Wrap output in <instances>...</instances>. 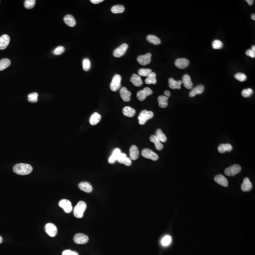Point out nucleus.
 Returning <instances> with one entry per match:
<instances>
[{"label":"nucleus","mask_w":255,"mask_h":255,"mask_svg":"<svg viewBox=\"0 0 255 255\" xmlns=\"http://www.w3.org/2000/svg\"><path fill=\"white\" fill-rule=\"evenodd\" d=\"M13 172L17 175H28L33 171V167L31 165L28 164H17L14 166L13 168Z\"/></svg>","instance_id":"f257e3e1"},{"label":"nucleus","mask_w":255,"mask_h":255,"mask_svg":"<svg viewBox=\"0 0 255 255\" xmlns=\"http://www.w3.org/2000/svg\"><path fill=\"white\" fill-rule=\"evenodd\" d=\"M87 208V204L83 201H80L76 206L73 210V214L77 218L83 217L84 212Z\"/></svg>","instance_id":"f03ea898"},{"label":"nucleus","mask_w":255,"mask_h":255,"mask_svg":"<svg viewBox=\"0 0 255 255\" xmlns=\"http://www.w3.org/2000/svg\"><path fill=\"white\" fill-rule=\"evenodd\" d=\"M153 116H154V113L152 112L148 111L146 110L142 111L140 113L138 117V120H139L140 124L142 125L145 124L148 120L153 118Z\"/></svg>","instance_id":"7ed1b4c3"},{"label":"nucleus","mask_w":255,"mask_h":255,"mask_svg":"<svg viewBox=\"0 0 255 255\" xmlns=\"http://www.w3.org/2000/svg\"><path fill=\"white\" fill-rule=\"evenodd\" d=\"M121 76L119 74L115 75L110 84L111 90L114 92L118 90L121 87Z\"/></svg>","instance_id":"20e7f679"},{"label":"nucleus","mask_w":255,"mask_h":255,"mask_svg":"<svg viewBox=\"0 0 255 255\" xmlns=\"http://www.w3.org/2000/svg\"><path fill=\"white\" fill-rule=\"evenodd\" d=\"M241 170V168L239 165H235L226 168L225 170V173L226 175L229 176H234L237 174L240 173Z\"/></svg>","instance_id":"39448f33"},{"label":"nucleus","mask_w":255,"mask_h":255,"mask_svg":"<svg viewBox=\"0 0 255 255\" xmlns=\"http://www.w3.org/2000/svg\"><path fill=\"white\" fill-rule=\"evenodd\" d=\"M153 94V91L150 90L149 87H145L143 90L137 92V97L139 100L143 101L147 96Z\"/></svg>","instance_id":"423d86ee"},{"label":"nucleus","mask_w":255,"mask_h":255,"mask_svg":"<svg viewBox=\"0 0 255 255\" xmlns=\"http://www.w3.org/2000/svg\"><path fill=\"white\" fill-rule=\"evenodd\" d=\"M142 156L145 158L150 159L153 161H156L158 160V156L155 152L150 149L146 148L141 152Z\"/></svg>","instance_id":"0eeeda50"},{"label":"nucleus","mask_w":255,"mask_h":255,"mask_svg":"<svg viewBox=\"0 0 255 255\" xmlns=\"http://www.w3.org/2000/svg\"><path fill=\"white\" fill-rule=\"evenodd\" d=\"M59 206L60 207L63 208L65 212L66 213H70L73 209L72 204L69 200H65V199L61 200L59 202Z\"/></svg>","instance_id":"6e6552de"},{"label":"nucleus","mask_w":255,"mask_h":255,"mask_svg":"<svg viewBox=\"0 0 255 255\" xmlns=\"http://www.w3.org/2000/svg\"><path fill=\"white\" fill-rule=\"evenodd\" d=\"M74 242L77 244H84L88 242L89 238L83 233H77L73 238Z\"/></svg>","instance_id":"1a4fd4ad"},{"label":"nucleus","mask_w":255,"mask_h":255,"mask_svg":"<svg viewBox=\"0 0 255 255\" xmlns=\"http://www.w3.org/2000/svg\"><path fill=\"white\" fill-rule=\"evenodd\" d=\"M128 48V45L126 44H123L121 46H119L118 48L114 51L113 52V56L116 58H120L122 56L124 55L125 54Z\"/></svg>","instance_id":"9d476101"},{"label":"nucleus","mask_w":255,"mask_h":255,"mask_svg":"<svg viewBox=\"0 0 255 255\" xmlns=\"http://www.w3.org/2000/svg\"><path fill=\"white\" fill-rule=\"evenodd\" d=\"M45 231L51 237H54L57 233V228L54 224L52 223H48L45 226Z\"/></svg>","instance_id":"9b49d317"},{"label":"nucleus","mask_w":255,"mask_h":255,"mask_svg":"<svg viewBox=\"0 0 255 255\" xmlns=\"http://www.w3.org/2000/svg\"><path fill=\"white\" fill-rule=\"evenodd\" d=\"M151 56L152 55L150 53H147L146 55L139 56L137 58V62L142 65H146L150 63Z\"/></svg>","instance_id":"f8f14e48"},{"label":"nucleus","mask_w":255,"mask_h":255,"mask_svg":"<svg viewBox=\"0 0 255 255\" xmlns=\"http://www.w3.org/2000/svg\"><path fill=\"white\" fill-rule=\"evenodd\" d=\"M175 64L176 67L179 69H184L189 66L190 61L185 58H179L176 60Z\"/></svg>","instance_id":"ddd939ff"},{"label":"nucleus","mask_w":255,"mask_h":255,"mask_svg":"<svg viewBox=\"0 0 255 255\" xmlns=\"http://www.w3.org/2000/svg\"><path fill=\"white\" fill-rule=\"evenodd\" d=\"M120 94L121 98L124 101L129 102L131 100V92L128 90L126 87H121L120 90Z\"/></svg>","instance_id":"4468645a"},{"label":"nucleus","mask_w":255,"mask_h":255,"mask_svg":"<svg viewBox=\"0 0 255 255\" xmlns=\"http://www.w3.org/2000/svg\"><path fill=\"white\" fill-rule=\"evenodd\" d=\"M10 37L7 35H3L0 37V50H4L10 44Z\"/></svg>","instance_id":"2eb2a0df"},{"label":"nucleus","mask_w":255,"mask_h":255,"mask_svg":"<svg viewBox=\"0 0 255 255\" xmlns=\"http://www.w3.org/2000/svg\"><path fill=\"white\" fill-rule=\"evenodd\" d=\"M252 188V184L248 178H245L243 180V182L241 186V189L243 192H247L250 190Z\"/></svg>","instance_id":"dca6fc26"},{"label":"nucleus","mask_w":255,"mask_h":255,"mask_svg":"<svg viewBox=\"0 0 255 255\" xmlns=\"http://www.w3.org/2000/svg\"><path fill=\"white\" fill-rule=\"evenodd\" d=\"M139 150L137 146L133 145L131 146L130 150V158L132 160H136L139 157Z\"/></svg>","instance_id":"f3484780"},{"label":"nucleus","mask_w":255,"mask_h":255,"mask_svg":"<svg viewBox=\"0 0 255 255\" xmlns=\"http://www.w3.org/2000/svg\"><path fill=\"white\" fill-rule=\"evenodd\" d=\"M215 181L219 185L224 187H227L228 185V180L222 175H219L215 177Z\"/></svg>","instance_id":"a211bd4d"},{"label":"nucleus","mask_w":255,"mask_h":255,"mask_svg":"<svg viewBox=\"0 0 255 255\" xmlns=\"http://www.w3.org/2000/svg\"><path fill=\"white\" fill-rule=\"evenodd\" d=\"M182 83L184 85V86L187 88V89H191L193 87V83H192L190 77L187 75L185 74L182 77Z\"/></svg>","instance_id":"6ab92c4d"},{"label":"nucleus","mask_w":255,"mask_h":255,"mask_svg":"<svg viewBox=\"0 0 255 255\" xmlns=\"http://www.w3.org/2000/svg\"><path fill=\"white\" fill-rule=\"evenodd\" d=\"M79 187L81 190L87 193H90L93 190V187L88 182H82L79 185Z\"/></svg>","instance_id":"aec40b11"},{"label":"nucleus","mask_w":255,"mask_h":255,"mask_svg":"<svg viewBox=\"0 0 255 255\" xmlns=\"http://www.w3.org/2000/svg\"><path fill=\"white\" fill-rule=\"evenodd\" d=\"M168 82L169 83V87L172 90H175V89L180 90L182 84L181 81H176L174 80L173 78H170L168 80Z\"/></svg>","instance_id":"412c9836"},{"label":"nucleus","mask_w":255,"mask_h":255,"mask_svg":"<svg viewBox=\"0 0 255 255\" xmlns=\"http://www.w3.org/2000/svg\"><path fill=\"white\" fill-rule=\"evenodd\" d=\"M65 23L70 27H74L76 25V21L74 17L71 15H67L64 17Z\"/></svg>","instance_id":"4be33fe9"},{"label":"nucleus","mask_w":255,"mask_h":255,"mask_svg":"<svg viewBox=\"0 0 255 255\" xmlns=\"http://www.w3.org/2000/svg\"><path fill=\"white\" fill-rule=\"evenodd\" d=\"M204 89L205 87L203 85H198L197 86L193 88V90L191 91L190 93V97H194L197 95L201 94L204 92Z\"/></svg>","instance_id":"5701e85b"},{"label":"nucleus","mask_w":255,"mask_h":255,"mask_svg":"<svg viewBox=\"0 0 255 255\" xmlns=\"http://www.w3.org/2000/svg\"><path fill=\"white\" fill-rule=\"evenodd\" d=\"M121 153V150L120 148H116L113 150L112 155H111L108 160L109 164H113L117 160V158L120 153Z\"/></svg>","instance_id":"b1692460"},{"label":"nucleus","mask_w":255,"mask_h":255,"mask_svg":"<svg viewBox=\"0 0 255 255\" xmlns=\"http://www.w3.org/2000/svg\"><path fill=\"white\" fill-rule=\"evenodd\" d=\"M150 140L155 144L156 149L158 150H161L164 148V145L156 135H152L150 137Z\"/></svg>","instance_id":"393cba45"},{"label":"nucleus","mask_w":255,"mask_h":255,"mask_svg":"<svg viewBox=\"0 0 255 255\" xmlns=\"http://www.w3.org/2000/svg\"><path fill=\"white\" fill-rule=\"evenodd\" d=\"M131 81L136 87H140L143 84V81L141 79L140 76L136 74L132 75Z\"/></svg>","instance_id":"a878e982"},{"label":"nucleus","mask_w":255,"mask_h":255,"mask_svg":"<svg viewBox=\"0 0 255 255\" xmlns=\"http://www.w3.org/2000/svg\"><path fill=\"white\" fill-rule=\"evenodd\" d=\"M101 119V116L97 112H95L90 118V122L92 125H96L99 123Z\"/></svg>","instance_id":"bb28decb"},{"label":"nucleus","mask_w":255,"mask_h":255,"mask_svg":"<svg viewBox=\"0 0 255 255\" xmlns=\"http://www.w3.org/2000/svg\"><path fill=\"white\" fill-rule=\"evenodd\" d=\"M123 115L128 117H132L135 115L136 111L135 109L130 106H126L124 107L122 110Z\"/></svg>","instance_id":"cd10ccee"},{"label":"nucleus","mask_w":255,"mask_h":255,"mask_svg":"<svg viewBox=\"0 0 255 255\" xmlns=\"http://www.w3.org/2000/svg\"><path fill=\"white\" fill-rule=\"evenodd\" d=\"M232 146L230 144H221L218 147V151L220 153H224L225 152L231 151Z\"/></svg>","instance_id":"c85d7f7f"},{"label":"nucleus","mask_w":255,"mask_h":255,"mask_svg":"<svg viewBox=\"0 0 255 255\" xmlns=\"http://www.w3.org/2000/svg\"><path fill=\"white\" fill-rule=\"evenodd\" d=\"M146 40L148 42L154 45H160L161 42V40L158 37L154 35H148L146 37Z\"/></svg>","instance_id":"c756f323"},{"label":"nucleus","mask_w":255,"mask_h":255,"mask_svg":"<svg viewBox=\"0 0 255 255\" xmlns=\"http://www.w3.org/2000/svg\"><path fill=\"white\" fill-rule=\"evenodd\" d=\"M168 97L164 96H161L158 97V101L159 106L161 108H165L167 107L168 105Z\"/></svg>","instance_id":"7c9ffc66"},{"label":"nucleus","mask_w":255,"mask_h":255,"mask_svg":"<svg viewBox=\"0 0 255 255\" xmlns=\"http://www.w3.org/2000/svg\"><path fill=\"white\" fill-rule=\"evenodd\" d=\"M156 82H157V80L156 79V74L155 72H152L145 80V83L148 85L150 84L155 85Z\"/></svg>","instance_id":"2f4dec72"},{"label":"nucleus","mask_w":255,"mask_h":255,"mask_svg":"<svg viewBox=\"0 0 255 255\" xmlns=\"http://www.w3.org/2000/svg\"><path fill=\"white\" fill-rule=\"evenodd\" d=\"M11 62L9 59L4 58L0 60V71H3L11 65Z\"/></svg>","instance_id":"473e14b6"},{"label":"nucleus","mask_w":255,"mask_h":255,"mask_svg":"<svg viewBox=\"0 0 255 255\" xmlns=\"http://www.w3.org/2000/svg\"><path fill=\"white\" fill-rule=\"evenodd\" d=\"M125 11V7L121 5L113 6L111 9V11L114 14L123 13Z\"/></svg>","instance_id":"72a5a7b5"},{"label":"nucleus","mask_w":255,"mask_h":255,"mask_svg":"<svg viewBox=\"0 0 255 255\" xmlns=\"http://www.w3.org/2000/svg\"><path fill=\"white\" fill-rule=\"evenodd\" d=\"M156 136L161 142H165L167 140V137L161 129H158L156 131Z\"/></svg>","instance_id":"f704fd0d"},{"label":"nucleus","mask_w":255,"mask_h":255,"mask_svg":"<svg viewBox=\"0 0 255 255\" xmlns=\"http://www.w3.org/2000/svg\"><path fill=\"white\" fill-rule=\"evenodd\" d=\"M38 95L37 93H30L28 95V101L32 103L38 101Z\"/></svg>","instance_id":"c9c22d12"},{"label":"nucleus","mask_w":255,"mask_h":255,"mask_svg":"<svg viewBox=\"0 0 255 255\" xmlns=\"http://www.w3.org/2000/svg\"><path fill=\"white\" fill-rule=\"evenodd\" d=\"M152 72V70L150 69H140L138 71V73L140 76H141L146 77H147Z\"/></svg>","instance_id":"e433bc0d"},{"label":"nucleus","mask_w":255,"mask_h":255,"mask_svg":"<svg viewBox=\"0 0 255 255\" xmlns=\"http://www.w3.org/2000/svg\"><path fill=\"white\" fill-rule=\"evenodd\" d=\"M171 237L169 235H166L162 240L161 244L163 246H167L171 244Z\"/></svg>","instance_id":"4c0bfd02"},{"label":"nucleus","mask_w":255,"mask_h":255,"mask_svg":"<svg viewBox=\"0 0 255 255\" xmlns=\"http://www.w3.org/2000/svg\"><path fill=\"white\" fill-rule=\"evenodd\" d=\"M35 4V0H26L24 3V6L27 9H31L34 8Z\"/></svg>","instance_id":"58836bf2"},{"label":"nucleus","mask_w":255,"mask_h":255,"mask_svg":"<svg viewBox=\"0 0 255 255\" xmlns=\"http://www.w3.org/2000/svg\"><path fill=\"white\" fill-rule=\"evenodd\" d=\"M91 68L90 61L87 58L84 59L83 61V69L84 71H87Z\"/></svg>","instance_id":"ea45409f"},{"label":"nucleus","mask_w":255,"mask_h":255,"mask_svg":"<svg viewBox=\"0 0 255 255\" xmlns=\"http://www.w3.org/2000/svg\"><path fill=\"white\" fill-rule=\"evenodd\" d=\"M212 48L214 49H221L223 46V44L219 40H215L212 42Z\"/></svg>","instance_id":"a19ab883"},{"label":"nucleus","mask_w":255,"mask_h":255,"mask_svg":"<svg viewBox=\"0 0 255 255\" xmlns=\"http://www.w3.org/2000/svg\"><path fill=\"white\" fill-rule=\"evenodd\" d=\"M235 78L240 82H243L246 80L247 76L245 74L242 73H237L235 75Z\"/></svg>","instance_id":"79ce46f5"},{"label":"nucleus","mask_w":255,"mask_h":255,"mask_svg":"<svg viewBox=\"0 0 255 255\" xmlns=\"http://www.w3.org/2000/svg\"><path fill=\"white\" fill-rule=\"evenodd\" d=\"M253 91L251 88L244 89L241 92V95L244 97H249L253 94Z\"/></svg>","instance_id":"37998d69"},{"label":"nucleus","mask_w":255,"mask_h":255,"mask_svg":"<svg viewBox=\"0 0 255 255\" xmlns=\"http://www.w3.org/2000/svg\"><path fill=\"white\" fill-rule=\"evenodd\" d=\"M65 47L61 46H59L55 49V50L53 52V53H54V55H58L62 54L65 52Z\"/></svg>","instance_id":"c03bdc74"},{"label":"nucleus","mask_w":255,"mask_h":255,"mask_svg":"<svg viewBox=\"0 0 255 255\" xmlns=\"http://www.w3.org/2000/svg\"><path fill=\"white\" fill-rule=\"evenodd\" d=\"M127 157V156L126 154L125 153H121L120 155H119V156H118V158H117V161L119 163L123 164V162H124V161L125 159V158Z\"/></svg>","instance_id":"a18cd8bd"},{"label":"nucleus","mask_w":255,"mask_h":255,"mask_svg":"<svg viewBox=\"0 0 255 255\" xmlns=\"http://www.w3.org/2000/svg\"><path fill=\"white\" fill-rule=\"evenodd\" d=\"M62 255H79L78 253L76 251L71 250H65L62 252Z\"/></svg>","instance_id":"49530a36"},{"label":"nucleus","mask_w":255,"mask_h":255,"mask_svg":"<svg viewBox=\"0 0 255 255\" xmlns=\"http://www.w3.org/2000/svg\"><path fill=\"white\" fill-rule=\"evenodd\" d=\"M246 55L250 57L251 58H255V51H254L252 49H249L246 52Z\"/></svg>","instance_id":"de8ad7c7"},{"label":"nucleus","mask_w":255,"mask_h":255,"mask_svg":"<svg viewBox=\"0 0 255 255\" xmlns=\"http://www.w3.org/2000/svg\"><path fill=\"white\" fill-rule=\"evenodd\" d=\"M131 163H132V162H131V158L127 157L123 162V164H124L126 166H130L131 165Z\"/></svg>","instance_id":"09e8293b"},{"label":"nucleus","mask_w":255,"mask_h":255,"mask_svg":"<svg viewBox=\"0 0 255 255\" xmlns=\"http://www.w3.org/2000/svg\"><path fill=\"white\" fill-rule=\"evenodd\" d=\"M103 1H104L103 0H91L90 1L92 3H93V4H95V5L101 3V2H102Z\"/></svg>","instance_id":"8fccbe9b"},{"label":"nucleus","mask_w":255,"mask_h":255,"mask_svg":"<svg viewBox=\"0 0 255 255\" xmlns=\"http://www.w3.org/2000/svg\"><path fill=\"white\" fill-rule=\"evenodd\" d=\"M165 96H166V97H170V96H171V93H170V92L168 90L165 91Z\"/></svg>","instance_id":"3c124183"},{"label":"nucleus","mask_w":255,"mask_h":255,"mask_svg":"<svg viewBox=\"0 0 255 255\" xmlns=\"http://www.w3.org/2000/svg\"><path fill=\"white\" fill-rule=\"evenodd\" d=\"M246 2L248 3V5L250 6L252 5H253V3H254V1H253V0H246Z\"/></svg>","instance_id":"603ef678"},{"label":"nucleus","mask_w":255,"mask_h":255,"mask_svg":"<svg viewBox=\"0 0 255 255\" xmlns=\"http://www.w3.org/2000/svg\"><path fill=\"white\" fill-rule=\"evenodd\" d=\"M251 19L252 20H255V14H252V15H251Z\"/></svg>","instance_id":"864d4df0"},{"label":"nucleus","mask_w":255,"mask_h":255,"mask_svg":"<svg viewBox=\"0 0 255 255\" xmlns=\"http://www.w3.org/2000/svg\"><path fill=\"white\" fill-rule=\"evenodd\" d=\"M2 241H3V240H2V238L1 236H0V244L2 242Z\"/></svg>","instance_id":"5fc2aeb1"},{"label":"nucleus","mask_w":255,"mask_h":255,"mask_svg":"<svg viewBox=\"0 0 255 255\" xmlns=\"http://www.w3.org/2000/svg\"><path fill=\"white\" fill-rule=\"evenodd\" d=\"M251 49H252V50H253L254 51H255V46H252V48H251Z\"/></svg>","instance_id":"6e6d98bb"}]
</instances>
